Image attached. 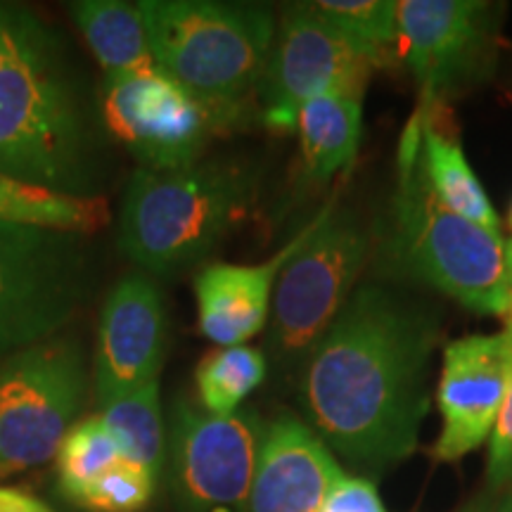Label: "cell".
<instances>
[{"instance_id": "cell-9", "label": "cell", "mask_w": 512, "mask_h": 512, "mask_svg": "<svg viewBox=\"0 0 512 512\" xmlns=\"http://www.w3.org/2000/svg\"><path fill=\"white\" fill-rule=\"evenodd\" d=\"M102 126L140 169L171 171L200 162L209 140L238 121L195 98L159 67L105 76Z\"/></svg>"}, {"instance_id": "cell-16", "label": "cell", "mask_w": 512, "mask_h": 512, "mask_svg": "<svg viewBox=\"0 0 512 512\" xmlns=\"http://www.w3.org/2000/svg\"><path fill=\"white\" fill-rule=\"evenodd\" d=\"M313 221L261 264H207L195 275L197 323L219 347H242L271 318L273 292L287 261L299 252Z\"/></svg>"}, {"instance_id": "cell-25", "label": "cell", "mask_w": 512, "mask_h": 512, "mask_svg": "<svg viewBox=\"0 0 512 512\" xmlns=\"http://www.w3.org/2000/svg\"><path fill=\"white\" fill-rule=\"evenodd\" d=\"M157 479L140 465L121 460L76 498L79 508L91 512H140L155 494Z\"/></svg>"}, {"instance_id": "cell-21", "label": "cell", "mask_w": 512, "mask_h": 512, "mask_svg": "<svg viewBox=\"0 0 512 512\" xmlns=\"http://www.w3.org/2000/svg\"><path fill=\"white\" fill-rule=\"evenodd\" d=\"M100 418L119 441L121 456L159 479L166 465V427L159 380L100 406Z\"/></svg>"}, {"instance_id": "cell-26", "label": "cell", "mask_w": 512, "mask_h": 512, "mask_svg": "<svg viewBox=\"0 0 512 512\" xmlns=\"http://www.w3.org/2000/svg\"><path fill=\"white\" fill-rule=\"evenodd\" d=\"M486 484H489L491 491L512 489V380L501 413L496 418L494 432L489 437Z\"/></svg>"}, {"instance_id": "cell-4", "label": "cell", "mask_w": 512, "mask_h": 512, "mask_svg": "<svg viewBox=\"0 0 512 512\" xmlns=\"http://www.w3.org/2000/svg\"><path fill=\"white\" fill-rule=\"evenodd\" d=\"M256 174L245 162L209 159L171 171H133L119 216V247L152 275L197 266L247 219Z\"/></svg>"}, {"instance_id": "cell-29", "label": "cell", "mask_w": 512, "mask_h": 512, "mask_svg": "<svg viewBox=\"0 0 512 512\" xmlns=\"http://www.w3.org/2000/svg\"><path fill=\"white\" fill-rule=\"evenodd\" d=\"M0 512H55L27 491L0 486Z\"/></svg>"}, {"instance_id": "cell-17", "label": "cell", "mask_w": 512, "mask_h": 512, "mask_svg": "<svg viewBox=\"0 0 512 512\" xmlns=\"http://www.w3.org/2000/svg\"><path fill=\"white\" fill-rule=\"evenodd\" d=\"M439 110L441 107L420 105V102L415 107V119L420 126L418 159L427 188L453 214L463 216L479 228L501 233V219L494 204L467 162L463 145L441 128Z\"/></svg>"}, {"instance_id": "cell-24", "label": "cell", "mask_w": 512, "mask_h": 512, "mask_svg": "<svg viewBox=\"0 0 512 512\" xmlns=\"http://www.w3.org/2000/svg\"><path fill=\"white\" fill-rule=\"evenodd\" d=\"M57 482L64 498L76 501L88 484H93L110 467L124 460L119 441L107 430L100 415L76 422L57 451Z\"/></svg>"}, {"instance_id": "cell-30", "label": "cell", "mask_w": 512, "mask_h": 512, "mask_svg": "<svg viewBox=\"0 0 512 512\" xmlns=\"http://www.w3.org/2000/svg\"><path fill=\"white\" fill-rule=\"evenodd\" d=\"M498 498H501V491H491L486 489L484 494H479L477 498H472L465 508H460L458 512H494L498 505Z\"/></svg>"}, {"instance_id": "cell-12", "label": "cell", "mask_w": 512, "mask_h": 512, "mask_svg": "<svg viewBox=\"0 0 512 512\" xmlns=\"http://www.w3.org/2000/svg\"><path fill=\"white\" fill-rule=\"evenodd\" d=\"M264 434L254 411L211 415L178 403L166 448L183 512H247Z\"/></svg>"}, {"instance_id": "cell-14", "label": "cell", "mask_w": 512, "mask_h": 512, "mask_svg": "<svg viewBox=\"0 0 512 512\" xmlns=\"http://www.w3.org/2000/svg\"><path fill=\"white\" fill-rule=\"evenodd\" d=\"M166 354V311L150 275H126L100 313L93 389L98 406L159 380Z\"/></svg>"}, {"instance_id": "cell-1", "label": "cell", "mask_w": 512, "mask_h": 512, "mask_svg": "<svg viewBox=\"0 0 512 512\" xmlns=\"http://www.w3.org/2000/svg\"><path fill=\"white\" fill-rule=\"evenodd\" d=\"M437 342L430 306L380 283L356 287L299 368L306 425L330 451L368 470L413 456Z\"/></svg>"}, {"instance_id": "cell-28", "label": "cell", "mask_w": 512, "mask_h": 512, "mask_svg": "<svg viewBox=\"0 0 512 512\" xmlns=\"http://www.w3.org/2000/svg\"><path fill=\"white\" fill-rule=\"evenodd\" d=\"M320 512H387V508L370 479L351 477L344 472Z\"/></svg>"}, {"instance_id": "cell-3", "label": "cell", "mask_w": 512, "mask_h": 512, "mask_svg": "<svg viewBox=\"0 0 512 512\" xmlns=\"http://www.w3.org/2000/svg\"><path fill=\"white\" fill-rule=\"evenodd\" d=\"M415 114L396 150V185L389 204L387 259L401 275L456 299L482 316H503L512 287L501 233L479 228L446 209L427 188L418 159Z\"/></svg>"}, {"instance_id": "cell-18", "label": "cell", "mask_w": 512, "mask_h": 512, "mask_svg": "<svg viewBox=\"0 0 512 512\" xmlns=\"http://www.w3.org/2000/svg\"><path fill=\"white\" fill-rule=\"evenodd\" d=\"M302 183L325 188L347 171L363 138V100L351 95H320L297 114Z\"/></svg>"}, {"instance_id": "cell-13", "label": "cell", "mask_w": 512, "mask_h": 512, "mask_svg": "<svg viewBox=\"0 0 512 512\" xmlns=\"http://www.w3.org/2000/svg\"><path fill=\"white\" fill-rule=\"evenodd\" d=\"M512 380V337L467 335L446 344L437 403L441 434L432 446L439 463H458L494 432Z\"/></svg>"}, {"instance_id": "cell-7", "label": "cell", "mask_w": 512, "mask_h": 512, "mask_svg": "<svg viewBox=\"0 0 512 512\" xmlns=\"http://www.w3.org/2000/svg\"><path fill=\"white\" fill-rule=\"evenodd\" d=\"M88 238L0 223V366L79 316L93 290Z\"/></svg>"}, {"instance_id": "cell-34", "label": "cell", "mask_w": 512, "mask_h": 512, "mask_svg": "<svg viewBox=\"0 0 512 512\" xmlns=\"http://www.w3.org/2000/svg\"><path fill=\"white\" fill-rule=\"evenodd\" d=\"M508 223H510V230H512V204H510V214H508Z\"/></svg>"}, {"instance_id": "cell-20", "label": "cell", "mask_w": 512, "mask_h": 512, "mask_svg": "<svg viewBox=\"0 0 512 512\" xmlns=\"http://www.w3.org/2000/svg\"><path fill=\"white\" fill-rule=\"evenodd\" d=\"M0 223L93 235L110 226L105 197H72L0 174Z\"/></svg>"}, {"instance_id": "cell-22", "label": "cell", "mask_w": 512, "mask_h": 512, "mask_svg": "<svg viewBox=\"0 0 512 512\" xmlns=\"http://www.w3.org/2000/svg\"><path fill=\"white\" fill-rule=\"evenodd\" d=\"M268 358L259 349L219 347L197 363L195 387L202 411L211 415H233L247 396L264 384Z\"/></svg>"}, {"instance_id": "cell-6", "label": "cell", "mask_w": 512, "mask_h": 512, "mask_svg": "<svg viewBox=\"0 0 512 512\" xmlns=\"http://www.w3.org/2000/svg\"><path fill=\"white\" fill-rule=\"evenodd\" d=\"M370 256V235L356 214L328 202L273 292L266 358L285 373L299 370L318 339L356 292Z\"/></svg>"}, {"instance_id": "cell-33", "label": "cell", "mask_w": 512, "mask_h": 512, "mask_svg": "<svg viewBox=\"0 0 512 512\" xmlns=\"http://www.w3.org/2000/svg\"><path fill=\"white\" fill-rule=\"evenodd\" d=\"M503 320H505V332L512 337V297H510L508 309H505V313H503Z\"/></svg>"}, {"instance_id": "cell-10", "label": "cell", "mask_w": 512, "mask_h": 512, "mask_svg": "<svg viewBox=\"0 0 512 512\" xmlns=\"http://www.w3.org/2000/svg\"><path fill=\"white\" fill-rule=\"evenodd\" d=\"M396 62L420 88V105L444 107L494 72L503 5L486 0H396Z\"/></svg>"}, {"instance_id": "cell-5", "label": "cell", "mask_w": 512, "mask_h": 512, "mask_svg": "<svg viewBox=\"0 0 512 512\" xmlns=\"http://www.w3.org/2000/svg\"><path fill=\"white\" fill-rule=\"evenodd\" d=\"M155 67L240 121L264 81L278 19L268 5L143 0Z\"/></svg>"}, {"instance_id": "cell-23", "label": "cell", "mask_w": 512, "mask_h": 512, "mask_svg": "<svg viewBox=\"0 0 512 512\" xmlns=\"http://www.w3.org/2000/svg\"><path fill=\"white\" fill-rule=\"evenodd\" d=\"M309 8L373 60L375 67L396 62L399 12L396 0H313Z\"/></svg>"}, {"instance_id": "cell-31", "label": "cell", "mask_w": 512, "mask_h": 512, "mask_svg": "<svg viewBox=\"0 0 512 512\" xmlns=\"http://www.w3.org/2000/svg\"><path fill=\"white\" fill-rule=\"evenodd\" d=\"M494 512H512V489L501 491V498H498Z\"/></svg>"}, {"instance_id": "cell-27", "label": "cell", "mask_w": 512, "mask_h": 512, "mask_svg": "<svg viewBox=\"0 0 512 512\" xmlns=\"http://www.w3.org/2000/svg\"><path fill=\"white\" fill-rule=\"evenodd\" d=\"M46 24L34 12L19 5L0 3V67L22 50L31 38L41 34Z\"/></svg>"}, {"instance_id": "cell-15", "label": "cell", "mask_w": 512, "mask_h": 512, "mask_svg": "<svg viewBox=\"0 0 512 512\" xmlns=\"http://www.w3.org/2000/svg\"><path fill=\"white\" fill-rule=\"evenodd\" d=\"M344 470L323 439L297 415L266 425L247 512H320Z\"/></svg>"}, {"instance_id": "cell-19", "label": "cell", "mask_w": 512, "mask_h": 512, "mask_svg": "<svg viewBox=\"0 0 512 512\" xmlns=\"http://www.w3.org/2000/svg\"><path fill=\"white\" fill-rule=\"evenodd\" d=\"M67 8L105 76L133 74L155 67L145 15L138 3L76 0Z\"/></svg>"}, {"instance_id": "cell-32", "label": "cell", "mask_w": 512, "mask_h": 512, "mask_svg": "<svg viewBox=\"0 0 512 512\" xmlns=\"http://www.w3.org/2000/svg\"><path fill=\"white\" fill-rule=\"evenodd\" d=\"M505 266H508V278L512 287V240L505 242Z\"/></svg>"}, {"instance_id": "cell-8", "label": "cell", "mask_w": 512, "mask_h": 512, "mask_svg": "<svg viewBox=\"0 0 512 512\" xmlns=\"http://www.w3.org/2000/svg\"><path fill=\"white\" fill-rule=\"evenodd\" d=\"M79 339L53 335L0 366V477L57 456L88 396Z\"/></svg>"}, {"instance_id": "cell-2", "label": "cell", "mask_w": 512, "mask_h": 512, "mask_svg": "<svg viewBox=\"0 0 512 512\" xmlns=\"http://www.w3.org/2000/svg\"><path fill=\"white\" fill-rule=\"evenodd\" d=\"M100 112L48 27L0 67V174L72 197H100Z\"/></svg>"}, {"instance_id": "cell-11", "label": "cell", "mask_w": 512, "mask_h": 512, "mask_svg": "<svg viewBox=\"0 0 512 512\" xmlns=\"http://www.w3.org/2000/svg\"><path fill=\"white\" fill-rule=\"evenodd\" d=\"M375 69L373 60L320 19L309 3L287 5L259 88L261 124L275 133H292L299 110L313 98L363 100Z\"/></svg>"}]
</instances>
